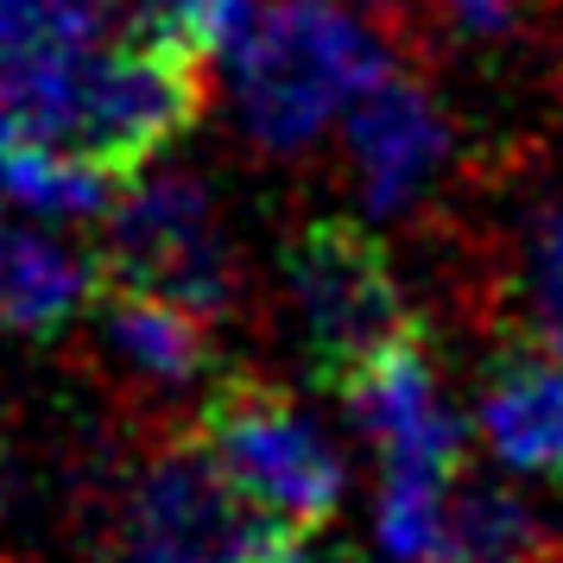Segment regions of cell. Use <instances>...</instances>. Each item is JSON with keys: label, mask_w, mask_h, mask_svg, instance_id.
Returning <instances> with one entry per match:
<instances>
[{"label": "cell", "mask_w": 563, "mask_h": 563, "mask_svg": "<svg viewBox=\"0 0 563 563\" xmlns=\"http://www.w3.org/2000/svg\"><path fill=\"white\" fill-rule=\"evenodd\" d=\"M437 7H443L462 32H507L526 0H437Z\"/></svg>", "instance_id": "16"}, {"label": "cell", "mask_w": 563, "mask_h": 563, "mask_svg": "<svg viewBox=\"0 0 563 563\" xmlns=\"http://www.w3.org/2000/svg\"><path fill=\"white\" fill-rule=\"evenodd\" d=\"M133 0H0V64L102 45Z\"/></svg>", "instance_id": "14"}, {"label": "cell", "mask_w": 563, "mask_h": 563, "mask_svg": "<svg viewBox=\"0 0 563 563\" xmlns=\"http://www.w3.org/2000/svg\"><path fill=\"white\" fill-rule=\"evenodd\" d=\"M121 184L128 178H114V172H102L77 153H57L32 133H13V146L0 153V197L20 203L26 216H57V222L102 216L121 197Z\"/></svg>", "instance_id": "13"}, {"label": "cell", "mask_w": 563, "mask_h": 563, "mask_svg": "<svg viewBox=\"0 0 563 563\" xmlns=\"http://www.w3.org/2000/svg\"><path fill=\"white\" fill-rule=\"evenodd\" d=\"M367 7H374V0H367Z\"/></svg>", "instance_id": "19"}, {"label": "cell", "mask_w": 563, "mask_h": 563, "mask_svg": "<svg viewBox=\"0 0 563 563\" xmlns=\"http://www.w3.org/2000/svg\"><path fill=\"white\" fill-rule=\"evenodd\" d=\"M349 153H355V178L367 209H406L424 197L437 165L450 153V121L443 108L406 77H380L355 108H349Z\"/></svg>", "instance_id": "8"}, {"label": "cell", "mask_w": 563, "mask_h": 563, "mask_svg": "<svg viewBox=\"0 0 563 563\" xmlns=\"http://www.w3.org/2000/svg\"><path fill=\"white\" fill-rule=\"evenodd\" d=\"M102 335L140 380L165 386V393L203 380V367H209V310L184 305V298H165V291L121 285L102 305Z\"/></svg>", "instance_id": "11"}, {"label": "cell", "mask_w": 563, "mask_h": 563, "mask_svg": "<svg viewBox=\"0 0 563 563\" xmlns=\"http://www.w3.org/2000/svg\"><path fill=\"white\" fill-rule=\"evenodd\" d=\"M0 507H7V482H0Z\"/></svg>", "instance_id": "18"}, {"label": "cell", "mask_w": 563, "mask_h": 563, "mask_svg": "<svg viewBox=\"0 0 563 563\" xmlns=\"http://www.w3.org/2000/svg\"><path fill=\"white\" fill-rule=\"evenodd\" d=\"M108 260L114 279L140 291H165L197 310H216L229 291V254L216 234L203 184L190 178H140L121 184L108 203Z\"/></svg>", "instance_id": "5"}, {"label": "cell", "mask_w": 563, "mask_h": 563, "mask_svg": "<svg viewBox=\"0 0 563 563\" xmlns=\"http://www.w3.org/2000/svg\"><path fill=\"white\" fill-rule=\"evenodd\" d=\"M0 102L13 128L45 140L57 153H77L114 178H133L158 158L197 114V57L153 45L133 32V45H82L57 57L0 64Z\"/></svg>", "instance_id": "1"}, {"label": "cell", "mask_w": 563, "mask_h": 563, "mask_svg": "<svg viewBox=\"0 0 563 563\" xmlns=\"http://www.w3.org/2000/svg\"><path fill=\"white\" fill-rule=\"evenodd\" d=\"M203 456L229 475V487L247 507L279 526L310 532L342 500V456L317 431V418L298 411L285 393L260 380H229L203 406Z\"/></svg>", "instance_id": "3"}, {"label": "cell", "mask_w": 563, "mask_h": 563, "mask_svg": "<svg viewBox=\"0 0 563 563\" xmlns=\"http://www.w3.org/2000/svg\"><path fill=\"white\" fill-rule=\"evenodd\" d=\"M431 563H544V526L512 487L450 482Z\"/></svg>", "instance_id": "12"}, {"label": "cell", "mask_w": 563, "mask_h": 563, "mask_svg": "<svg viewBox=\"0 0 563 563\" xmlns=\"http://www.w3.org/2000/svg\"><path fill=\"white\" fill-rule=\"evenodd\" d=\"M96 291V260L45 229L0 216V330L45 335Z\"/></svg>", "instance_id": "10"}, {"label": "cell", "mask_w": 563, "mask_h": 563, "mask_svg": "<svg viewBox=\"0 0 563 563\" xmlns=\"http://www.w3.org/2000/svg\"><path fill=\"white\" fill-rule=\"evenodd\" d=\"M335 386L355 411V424L386 450V468H443V475L462 468V424L456 411L443 406L431 361L411 335H399L380 355H367Z\"/></svg>", "instance_id": "7"}, {"label": "cell", "mask_w": 563, "mask_h": 563, "mask_svg": "<svg viewBox=\"0 0 563 563\" xmlns=\"http://www.w3.org/2000/svg\"><path fill=\"white\" fill-rule=\"evenodd\" d=\"M241 121L266 146H310L386 77L374 26L342 0H266L229 45Z\"/></svg>", "instance_id": "2"}, {"label": "cell", "mask_w": 563, "mask_h": 563, "mask_svg": "<svg viewBox=\"0 0 563 563\" xmlns=\"http://www.w3.org/2000/svg\"><path fill=\"white\" fill-rule=\"evenodd\" d=\"M519 279H526V305L551 335H563V197L526 209V234H519Z\"/></svg>", "instance_id": "15"}, {"label": "cell", "mask_w": 563, "mask_h": 563, "mask_svg": "<svg viewBox=\"0 0 563 563\" xmlns=\"http://www.w3.org/2000/svg\"><path fill=\"white\" fill-rule=\"evenodd\" d=\"M247 563H310V558L298 551V538H291V532H273V538H266V544H260V551H254Z\"/></svg>", "instance_id": "17"}, {"label": "cell", "mask_w": 563, "mask_h": 563, "mask_svg": "<svg viewBox=\"0 0 563 563\" xmlns=\"http://www.w3.org/2000/svg\"><path fill=\"white\" fill-rule=\"evenodd\" d=\"M482 437L512 475L563 487V355L512 349L482 386Z\"/></svg>", "instance_id": "9"}, {"label": "cell", "mask_w": 563, "mask_h": 563, "mask_svg": "<svg viewBox=\"0 0 563 563\" xmlns=\"http://www.w3.org/2000/svg\"><path fill=\"white\" fill-rule=\"evenodd\" d=\"M279 526H266L209 456L158 462L133 507L140 563H247Z\"/></svg>", "instance_id": "6"}, {"label": "cell", "mask_w": 563, "mask_h": 563, "mask_svg": "<svg viewBox=\"0 0 563 563\" xmlns=\"http://www.w3.org/2000/svg\"><path fill=\"white\" fill-rule=\"evenodd\" d=\"M285 285L310 355L330 380H349L367 355L411 335L399 279L374 234H361L355 222H310L285 254Z\"/></svg>", "instance_id": "4"}]
</instances>
